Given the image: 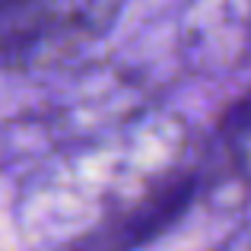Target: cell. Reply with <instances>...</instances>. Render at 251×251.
I'll use <instances>...</instances> for the list:
<instances>
[{"instance_id":"cell-1","label":"cell","mask_w":251,"mask_h":251,"mask_svg":"<svg viewBox=\"0 0 251 251\" xmlns=\"http://www.w3.org/2000/svg\"><path fill=\"white\" fill-rule=\"evenodd\" d=\"M191 166L188 124L153 108L29 172L16 194L19 235L35 251H61L134 210Z\"/></svg>"},{"instance_id":"cell-2","label":"cell","mask_w":251,"mask_h":251,"mask_svg":"<svg viewBox=\"0 0 251 251\" xmlns=\"http://www.w3.org/2000/svg\"><path fill=\"white\" fill-rule=\"evenodd\" d=\"M121 16L115 0H0V74H54Z\"/></svg>"},{"instance_id":"cell-3","label":"cell","mask_w":251,"mask_h":251,"mask_svg":"<svg viewBox=\"0 0 251 251\" xmlns=\"http://www.w3.org/2000/svg\"><path fill=\"white\" fill-rule=\"evenodd\" d=\"M175 54L184 70L223 80L251 57V0H201L178 13Z\"/></svg>"},{"instance_id":"cell-4","label":"cell","mask_w":251,"mask_h":251,"mask_svg":"<svg viewBox=\"0 0 251 251\" xmlns=\"http://www.w3.org/2000/svg\"><path fill=\"white\" fill-rule=\"evenodd\" d=\"M197 197H201V178H197V166H191L169 184H162L156 194H150L143 203H137L134 210L86 232L83 239L61 251H140L175 226Z\"/></svg>"},{"instance_id":"cell-5","label":"cell","mask_w":251,"mask_h":251,"mask_svg":"<svg viewBox=\"0 0 251 251\" xmlns=\"http://www.w3.org/2000/svg\"><path fill=\"white\" fill-rule=\"evenodd\" d=\"M201 194L220 203L251 197V89L235 96L216 118L207 153L194 159Z\"/></svg>"},{"instance_id":"cell-6","label":"cell","mask_w":251,"mask_h":251,"mask_svg":"<svg viewBox=\"0 0 251 251\" xmlns=\"http://www.w3.org/2000/svg\"><path fill=\"white\" fill-rule=\"evenodd\" d=\"M216 251H251V220H245Z\"/></svg>"}]
</instances>
